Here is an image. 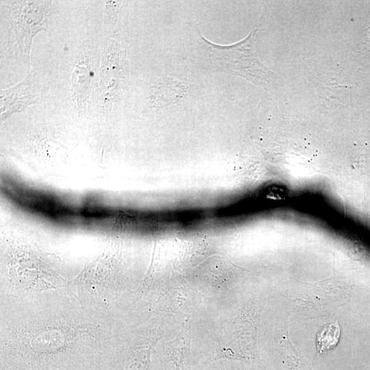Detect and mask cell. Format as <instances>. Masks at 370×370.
Masks as SVG:
<instances>
[{
  "label": "cell",
  "mask_w": 370,
  "mask_h": 370,
  "mask_svg": "<svg viewBox=\"0 0 370 370\" xmlns=\"http://www.w3.org/2000/svg\"><path fill=\"white\" fill-rule=\"evenodd\" d=\"M253 29L242 40L229 45L213 43L197 29V51L201 67L212 72L236 75L264 88L270 86L275 75L259 60L256 51Z\"/></svg>",
  "instance_id": "cell-1"
},
{
  "label": "cell",
  "mask_w": 370,
  "mask_h": 370,
  "mask_svg": "<svg viewBox=\"0 0 370 370\" xmlns=\"http://www.w3.org/2000/svg\"><path fill=\"white\" fill-rule=\"evenodd\" d=\"M50 2L46 1H1V12L16 34L21 52L29 57L34 36L47 30L50 21Z\"/></svg>",
  "instance_id": "cell-2"
},
{
  "label": "cell",
  "mask_w": 370,
  "mask_h": 370,
  "mask_svg": "<svg viewBox=\"0 0 370 370\" xmlns=\"http://www.w3.org/2000/svg\"><path fill=\"white\" fill-rule=\"evenodd\" d=\"M191 337L182 327L177 336L165 345L163 360L165 370H185V360L190 353Z\"/></svg>",
  "instance_id": "cell-3"
},
{
  "label": "cell",
  "mask_w": 370,
  "mask_h": 370,
  "mask_svg": "<svg viewBox=\"0 0 370 370\" xmlns=\"http://www.w3.org/2000/svg\"><path fill=\"white\" fill-rule=\"evenodd\" d=\"M158 338L132 348L125 358L121 370H150L151 353Z\"/></svg>",
  "instance_id": "cell-4"
},
{
  "label": "cell",
  "mask_w": 370,
  "mask_h": 370,
  "mask_svg": "<svg viewBox=\"0 0 370 370\" xmlns=\"http://www.w3.org/2000/svg\"><path fill=\"white\" fill-rule=\"evenodd\" d=\"M186 92L184 84L170 79L159 83L153 92L155 106H168L182 97Z\"/></svg>",
  "instance_id": "cell-5"
},
{
  "label": "cell",
  "mask_w": 370,
  "mask_h": 370,
  "mask_svg": "<svg viewBox=\"0 0 370 370\" xmlns=\"http://www.w3.org/2000/svg\"><path fill=\"white\" fill-rule=\"evenodd\" d=\"M4 90L9 94L10 103L5 106L1 107V111L5 110V108H8V110L9 108L7 114L11 113L12 111L20 110L21 108L36 102L34 99L35 96L27 90V86L23 82L8 89V92L6 90Z\"/></svg>",
  "instance_id": "cell-6"
},
{
  "label": "cell",
  "mask_w": 370,
  "mask_h": 370,
  "mask_svg": "<svg viewBox=\"0 0 370 370\" xmlns=\"http://www.w3.org/2000/svg\"><path fill=\"white\" fill-rule=\"evenodd\" d=\"M340 337V328L337 322L322 327L317 334V349L323 354L336 346Z\"/></svg>",
  "instance_id": "cell-7"
},
{
  "label": "cell",
  "mask_w": 370,
  "mask_h": 370,
  "mask_svg": "<svg viewBox=\"0 0 370 370\" xmlns=\"http://www.w3.org/2000/svg\"><path fill=\"white\" fill-rule=\"evenodd\" d=\"M200 370H229V369H227L223 367H220V366H212V367H208L207 368H204L203 369H200Z\"/></svg>",
  "instance_id": "cell-8"
}]
</instances>
